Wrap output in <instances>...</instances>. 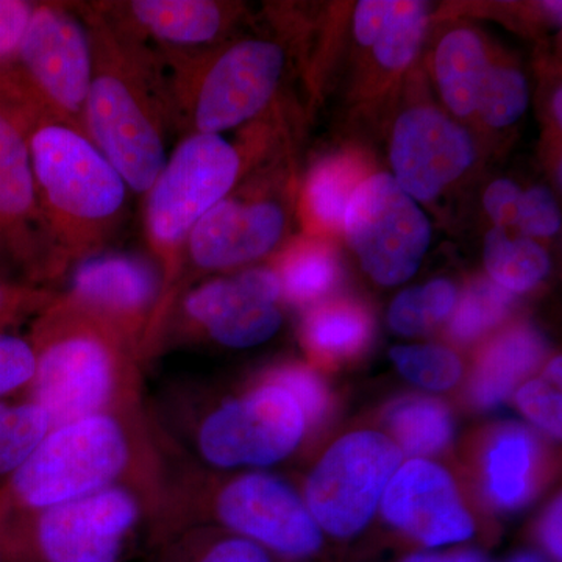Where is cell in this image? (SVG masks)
Here are the masks:
<instances>
[{"label": "cell", "instance_id": "obj_1", "mask_svg": "<svg viewBox=\"0 0 562 562\" xmlns=\"http://www.w3.org/2000/svg\"><path fill=\"white\" fill-rule=\"evenodd\" d=\"M169 468L171 454L147 406L66 422L0 486V524L121 486L143 498L150 525Z\"/></svg>", "mask_w": 562, "mask_h": 562}, {"label": "cell", "instance_id": "obj_2", "mask_svg": "<svg viewBox=\"0 0 562 562\" xmlns=\"http://www.w3.org/2000/svg\"><path fill=\"white\" fill-rule=\"evenodd\" d=\"M77 10L92 47L85 135L121 173L128 190L146 195L169 155L172 113L165 61L94 2Z\"/></svg>", "mask_w": 562, "mask_h": 562}, {"label": "cell", "instance_id": "obj_3", "mask_svg": "<svg viewBox=\"0 0 562 562\" xmlns=\"http://www.w3.org/2000/svg\"><path fill=\"white\" fill-rule=\"evenodd\" d=\"M27 338L36 369L24 395L49 413L54 427L146 408L139 351L61 292L31 322Z\"/></svg>", "mask_w": 562, "mask_h": 562}, {"label": "cell", "instance_id": "obj_4", "mask_svg": "<svg viewBox=\"0 0 562 562\" xmlns=\"http://www.w3.org/2000/svg\"><path fill=\"white\" fill-rule=\"evenodd\" d=\"M24 95L36 195L65 276L80 261L106 250L127 214L132 191L83 132Z\"/></svg>", "mask_w": 562, "mask_h": 562}, {"label": "cell", "instance_id": "obj_5", "mask_svg": "<svg viewBox=\"0 0 562 562\" xmlns=\"http://www.w3.org/2000/svg\"><path fill=\"white\" fill-rule=\"evenodd\" d=\"M171 457L160 509L149 525L151 546L183 528L211 527L290 560L319 550L321 528L290 484L266 472L221 479Z\"/></svg>", "mask_w": 562, "mask_h": 562}, {"label": "cell", "instance_id": "obj_6", "mask_svg": "<svg viewBox=\"0 0 562 562\" xmlns=\"http://www.w3.org/2000/svg\"><path fill=\"white\" fill-rule=\"evenodd\" d=\"M241 172V155L221 135L192 133L173 147L144 203V235L161 273L160 305L155 313L146 362L160 349L166 319L176 301L184 246L199 221L227 198Z\"/></svg>", "mask_w": 562, "mask_h": 562}, {"label": "cell", "instance_id": "obj_7", "mask_svg": "<svg viewBox=\"0 0 562 562\" xmlns=\"http://www.w3.org/2000/svg\"><path fill=\"white\" fill-rule=\"evenodd\" d=\"M168 72L172 131L221 135L257 116L279 87V44L244 40L203 60L188 52L158 54Z\"/></svg>", "mask_w": 562, "mask_h": 562}, {"label": "cell", "instance_id": "obj_8", "mask_svg": "<svg viewBox=\"0 0 562 562\" xmlns=\"http://www.w3.org/2000/svg\"><path fill=\"white\" fill-rule=\"evenodd\" d=\"M144 524L143 498L110 487L0 524V562H124Z\"/></svg>", "mask_w": 562, "mask_h": 562}, {"label": "cell", "instance_id": "obj_9", "mask_svg": "<svg viewBox=\"0 0 562 562\" xmlns=\"http://www.w3.org/2000/svg\"><path fill=\"white\" fill-rule=\"evenodd\" d=\"M171 425L176 432L162 435L165 441L183 438L199 460L220 471L277 464L297 449L306 430L305 416L290 392L265 380L194 420Z\"/></svg>", "mask_w": 562, "mask_h": 562}, {"label": "cell", "instance_id": "obj_10", "mask_svg": "<svg viewBox=\"0 0 562 562\" xmlns=\"http://www.w3.org/2000/svg\"><path fill=\"white\" fill-rule=\"evenodd\" d=\"M5 70L41 110L83 132L92 47L77 7L35 2L16 61Z\"/></svg>", "mask_w": 562, "mask_h": 562}, {"label": "cell", "instance_id": "obj_11", "mask_svg": "<svg viewBox=\"0 0 562 562\" xmlns=\"http://www.w3.org/2000/svg\"><path fill=\"white\" fill-rule=\"evenodd\" d=\"M0 241L33 284L63 277L36 195L27 99L7 70H0Z\"/></svg>", "mask_w": 562, "mask_h": 562}, {"label": "cell", "instance_id": "obj_12", "mask_svg": "<svg viewBox=\"0 0 562 562\" xmlns=\"http://www.w3.org/2000/svg\"><path fill=\"white\" fill-rule=\"evenodd\" d=\"M402 458L401 447L382 432H350L333 443L305 486V505L317 527L336 538L360 532Z\"/></svg>", "mask_w": 562, "mask_h": 562}, {"label": "cell", "instance_id": "obj_13", "mask_svg": "<svg viewBox=\"0 0 562 562\" xmlns=\"http://www.w3.org/2000/svg\"><path fill=\"white\" fill-rule=\"evenodd\" d=\"M344 227L362 268L376 283L412 279L431 241V225L394 177L376 173L351 194Z\"/></svg>", "mask_w": 562, "mask_h": 562}, {"label": "cell", "instance_id": "obj_14", "mask_svg": "<svg viewBox=\"0 0 562 562\" xmlns=\"http://www.w3.org/2000/svg\"><path fill=\"white\" fill-rule=\"evenodd\" d=\"M281 295L280 277L272 269H247L202 281L180 292L161 339L173 327L179 331L183 328L187 335H205L231 349L260 346L280 330L281 312L277 303Z\"/></svg>", "mask_w": 562, "mask_h": 562}, {"label": "cell", "instance_id": "obj_15", "mask_svg": "<svg viewBox=\"0 0 562 562\" xmlns=\"http://www.w3.org/2000/svg\"><path fill=\"white\" fill-rule=\"evenodd\" d=\"M70 271L61 294L120 333L146 364L147 341L162 290L155 261L128 251L105 250Z\"/></svg>", "mask_w": 562, "mask_h": 562}, {"label": "cell", "instance_id": "obj_16", "mask_svg": "<svg viewBox=\"0 0 562 562\" xmlns=\"http://www.w3.org/2000/svg\"><path fill=\"white\" fill-rule=\"evenodd\" d=\"M382 509L392 527L427 547L468 541L475 530L450 473L422 458L397 469Z\"/></svg>", "mask_w": 562, "mask_h": 562}, {"label": "cell", "instance_id": "obj_17", "mask_svg": "<svg viewBox=\"0 0 562 562\" xmlns=\"http://www.w3.org/2000/svg\"><path fill=\"white\" fill-rule=\"evenodd\" d=\"M472 161L471 136L438 110H408L395 124L391 144L394 179L417 201L435 199Z\"/></svg>", "mask_w": 562, "mask_h": 562}, {"label": "cell", "instance_id": "obj_18", "mask_svg": "<svg viewBox=\"0 0 562 562\" xmlns=\"http://www.w3.org/2000/svg\"><path fill=\"white\" fill-rule=\"evenodd\" d=\"M283 231L284 213L279 203L227 195L188 236L181 277L188 269L214 272L249 265L268 255L279 244Z\"/></svg>", "mask_w": 562, "mask_h": 562}, {"label": "cell", "instance_id": "obj_19", "mask_svg": "<svg viewBox=\"0 0 562 562\" xmlns=\"http://www.w3.org/2000/svg\"><path fill=\"white\" fill-rule=\"evenodd\" d=\"M103 14L158 54L190 52L217 38L225 24L211 0H122L94 2Z\"/></svg>", "mask_w": 562, "mask_h": 562}, {"label": "cell", "instance_id": "obj_20", "mask_svg": "<svg viewBox=\"0 0 562 562\" xmlns=\"http://www.w3.org/2000/svg\"><path fill=\"white\" fill-rule=\"evenodd\" d=\"M539 464V443L522 425H503L492 432L483 454L484 492L492 505L505 512L527 505L538 484Z\"/></svg>", "mask_w": 562, "mask_h": 562}, {"label": "cell", "instance_id": "obj_21", "mask_svg": "<svg viewBox=\"0 0 562 562\" xmlns=\"http://www.w3.org/2000/svg\"><path fill=\"white\" fill-rule=\"evenodd\" d=\"M546 357V342L530 327L502 333L482 351L469 380L468 397L476 408H494L512 395Z\"/></svg>", "mask_w": 562, "mask_h": 562}, {"label": "cell", "instance_id": "obj_22", "mask_svg": "<svg viewBox=\"0 0 562 562\" xmlns=\"http://www.w3.org/2000/svg\"><path fill=\"white\" fill-rule=\"evenodd\" d=\"M482 40L471 31L450 32L436 52V74L443 101L458 116L476 110L480 90L490 69Z\"/></svg>", "mask_w": 562, "mask_h": 562}, {"label": "cell", "instance_id": "obj_23", "mask_svg": "<svg viewBox=\"0 0 562 562\" xmlns=\"http://www.w3.org/2000/svg\"><path fill=\"white\" fill-rule=\"evenodd\" d=\"M392 435L409 457L442 452L453 438V419L442 402L430 397H405L386 412ZM401 449V450H402Z\"/></svg>", "mask_w": 562, "mask_h": 562}, {"label": "cell", "instance_id": "obj_24", "mask_svg": "<svg viewBox=\"0 0 562 562\" xmlns=\"http://www.w3.org/2000/svg\"><path fill=\"white\" fill-rule=\"evenodd\" d=\"M157 562H273L257 543L211 527L183 528L154 543Z\"/></svg>", "mask_w": 562, "mask_h": 562}, {"label": "cell", "instance_id": "obj_25", "mask_svg": "<svg viewBox=\"0 0 562 562\" xmlns=\"http://www.w3.org/2000/svg\"><path fill=\"white\" fill-rule=\"evenodd\" d=\"M484 265L491 280L508 292L530 291L550 271L547 251L530 238H512L503 228L487 233Z\"/></svg>", "mask_w": 562, "mask_h": 562}, {"label": "cell", "instance_id": "obj_26", "mask_svg": "<svg viewBox=\"0 0 562 562\" xmlns=\"http://www.w3.org/2000/svg\"><path fill=\"white\" fill-rule=\"evenodd\" d=\"M303 336L317 357L344 360L364 349L371 336V319L360 306L335 303L310 314Z\"/></svg>", "mask_w": 562, "mask_h": 562}, {"label": "cell", "instance_id": "obj_27", "mask_svg": "<svg viewBox=\"0 0 562 562\" xmlns=\"http://www.w3.org/2000/svg\"><path fill=\"white\" fill-rule=\"evenodd\" d=\"M54 428L52 417L32 398L0 401V486L31 458Z\"/></svg>", "mask_w": 562, "mask_h": 562}, {"label": "cell", "instance_id": "obj_28", "mask_svg": "<svg viewBox=\"0 0 562 562\" xmlns=\"http://www.w3.org/2000/svg\"><path fill=\"white\" fill-rule=\"evenodd\" d=\"M457 297L449 280H435L403 291L391 305V328L402 336L424 335L453 313Z\"/></svg>", "mask_w": 562, "mask_h": 562}, {"label": "cell", "instance_id": "obj_29", "mask_svg": "<svg viewBox=\"0 0 562 562\" xmlns=\"http://www.w3.org/2000/svg\"><path fill=\"white\" fill-rule=\"evenodd\" d=\"M427 27V3L392 2L382 32L373 43L376 60L387 69H402L413 61Z\"/></svg>", "mask_w": 562, "mask_h": 562}, {"label": "cell", "instance_id": "obj_30", "mask_svg": "<svg viewBox=\"0 0 562 562\" xmlns=\"http://www.w3.org/2000/svg\"><path fill=\"white\" fill-rule=\"evenodd\" d=\"M513 294L492 280H479L468 288L460 305L454 306L450 333L454 341H475L498 324L512 306Z\"/></svg>", "mask_w": 562, "mask_h": 562}, {"label": "cell", "instance_id": "obj_31", "mask_svg": "<svg viewBox=\"0 0 562 562\" xmlns=\"http://www.w3.org/2000/svg\"><path fill=\"white\" fill-rule=\"evenodd\" d=\"M392 361L409 382L425 390L446 391L461 379V361L454 351L441 346L395 347Z\"/></svg>", "mask_w": 562, "mask_h": 562}, {"label": "cell", "instance_id": "obj_32", "mask_svg": "<svg viewBox=\"0 0 562 562\" xmlns=\"http://www.w3.org/2000/svg\"><path fill=\"white\" fill-rule=\"evenodd\" d=\"M528 101L527 80L519 70L490 68L480 90L476 111L491 127H506L522 116Z\"/></svg>", "mask_w": 562, "mask_h": 562}, {"label": "cell", "instance_id": "obj_33", "mask_svg": "<svg viewBox=\"0 0 562 562\" xmlns=\"http://www.w3.org/2000/svg\"><path fill=\"white\" fill-rule=\"evenodd\" d=\"M277 273L283 295L295 303H308L331 290L338 268L327 251L308 249L291 255Z\"/></svg>", "mask_w": 562, "mask_h": 562}, {"label": "cell", "instance_id": "obj_34", "mask_svg": "<svg viewBox=\"0 0 562 562\" xmlns=\"http://www.w3.org/2000/svg\"><path fill=\"white\" fill-rule=\"evenodd\" d=\"M357 171L344 160H333L321 166L310 181V205L322 222L338 227L344 222L347 205L353 191Z\"/></svg>", "mask_w": 562, "mask_h": 562}, {"label": "cell", "instance_id": "obj_35", "mask_svg": "<svg viewBox=\"0 0 562 562\" xmlns=\"http://www.w3.org/2000/svg\"><path fill=\"white\" fill-rule=\"evenodd\" d=\"M265 382L277 384L290 392L301 406L306 424H317L330 409V392L316 372L301 364H283L262 373Z\"/></svg>", "mask_w": 562, "mask_h": 562}, {"label": "cell", "instance_id": "obj_36", "mask_svg": "<svg viewBox=\"0 0 562 562\" xmlns=\"http://www.w3.org/2000/svg\"><path fill=\"white\" fill-rule=\"evenodd\" d=\"M35 369V351L27 336L0 331V401L24 395Z\"/></svg>", "mask_w": 562, "mask_h": 562}, {"label": "cell", "instance_id": "obj_37", "mask_svg": "<svg viewBox=\"0 0 562 562\" xmlns=\"http://www.w3.org/2000/svg\"><path fill=\"white\" fill-rule=\"evenodd\" d=\"M57 292L33 283H13L0 279V331H13L24 322H32Z\"/></svg>", "mask_w": 562, "mask_h": 562}, {"label": "cell", "instance_id": "obj_38", "mask_svg": "<svg viewBox=\"0 0 562 562\" xmlns=\"http://www.w3.org/2000/svg\"><path fill=\"white\" fill-rule=\"evenodd\" d=\"M520 412L528 420L553 438H561V394L542 380L525 383L516 394Z\"/></svg>", "mask_w": 562, "mask_h": 562}, {"label": "cell", "instance_id": "obj_39", "mask_svg": "<svg viewBox=\"0 0 562 562\" xmlns=\"http://www.w3.org/2000/svg\"><path fill=\"white\" fill-rule=\"evenodd\" d=\"M516 225L525 235L541 238L557 235L561 228V214L552 192L541 187L522 192Z\"/></svg>", "mask_w": 562, "mask_h": 562}, {"label": "cell", "instance_id": "obj_40", "mask_svg": "<svg viewBox=\"0 0 562 562\" xmlns=\"http://www.w3.org/2000/svg\"><path fill=\"white\" fill-rule=\"evenodd\" d=\"M35 2L0 0V70L16 61L31 24Z\"/></svg>", "mask_w": 562, "mask_h": 562}, {"label": "cell", "instance_id": "obj_41", "mask_svg": "<svg viewBox=\"0 0 562 562\" xmlns=\"http://www.w3.org/2000/svg\"><path fill=\"white\" fill-rule=\"evenodd\" d=\"M522 191L512 180H497L487 188L484 194V209L490 214L495 227L503 228L516 225Z\"/></svg>", "mask_w": 562, "mask_h": 562}, {"label": "cell", "instance_id": "obj_42", "mask_svg": "<svg viewBox=\"0 0 562 562\" xmlns=\"http://www.w3.org/2000/svg\"><path fill=\"white\" fill-rule=\"evenodd\" d=\"M392 2L387 0H362L355 11V36L362 46H373L382 32Z\"/></svg>", "mask_w": 562, "mask_h": 562}, {"label": "cell", "instance_id": "obj_43", "mask_svg": "<svg viewBox=\"0 0 562 562\" xmlns=\"http://www.w3.org/2000/svg\"><path fill=\"white\" fill-rule=\"evenodd\" d=\"M561 512V498L558 497L557 501L549 506L546 514H543L541 530H539L543 547H546L547 552H549L554 561H561L562 557Z\"/></svg>", "mask_w": 562, "mask_h": 562}, {"label": "cell", "instance_id": "obj_44", "mask_svg": "<svg viewBox=\"0 0 562 562\" xmlns=\"http://www.w3.org/2000/svg\"><path fill=\"white\" fill-rule=\"evenodd\" d=\"M403 562H490L482 553L461 550L452 553H419L406 558Z\"/></svg>", "mask_w": 562, "mask_h": 562}, {"label": "cell", "instance_id": "obj_45", "mask_svg": "<svg viewBox=\"0 0 562 562\" xmlns=\"http://www.w3.org/2000/svg\"><path fill=\"white\" fill-rule=\"evenodd\" d=\"M546 376L549 380H552L553 384L561 383V358L557 357L550 361V364L547 366Z\"/></svg>", "mask_w": 562, "mask_h": 562}, {"label": "cell", "instance_id": "obj_46", "mask_svg": "<svg viewBox=\"0 0 562 562\" xmlns=\"http://www.w3.org/2000/svg\"><path fill=\"white\" fill-rule=\"evenodd\" d=\"M509 562H549V561H547L546 558L541 557V554L528 552V553L517 554V557L514 558V560H512Z\"/></svg>", "mask_w": 562, "mask_h": 562}, {"label": "cell", "instance_id": "obj_47", "mask_svg": "<svg viewBox=\"0 0 562 562\" xmlns=\"http://www.w3.org/2000/svg\"><path fill=\"white\" fill-rule=\"evenodd\" d=\"M562 92L561 90L557 91V94H554V101H553V110H554V116H557L558 122H562V109H561V101H562Z\"/></svg>", "mask_w": 562, "mask_h": 562}, {"label": "cell", "instance_id": "obj_48", "mask_svg": "<svg viewBox=\"0 0 562 562\" xmlns=\"http://www.w3.org/2000/svg\"><path fill=\"white\" fill-rule=\"evenodd\" d=\"M547 10L552 11L553 18L561 20V2H546L543 3Z\"/></svg>", "mask_w": 562, "mask_h": 562}]
</instances>
